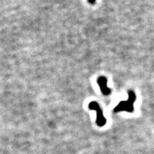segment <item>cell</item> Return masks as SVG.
Returning a JSON list of instances; mask_svg holds the SVG:
<instances>
[{
	"label": "cell",
	"instance_id": "cell-3",
	"mask_svg": "<svg viewBox=\"0 0 154 154\" xmlns=\"http://www.w3.org/2000/svg\"><path fill=\"white\" fill-rule=\"evenodd\" d=\"M101 91L104 95H109L111 94V89L107 86V79L105 77H99L97 81Z\"/></svg>",
	"mask_w": 154,
	"mask_h": 154
},
{
	"label": "cell",
	"instance_id": "cell-2",
	"mask_svg": "<svg viewBox=\"0 0 154 154\" xmlns=\"http://www.w3.org/2000/svg\"><path fill=\"white\" fill-rule=\"evenodd\" d=\"M88 108L91 110H94L96 112V124L99 126H103L106 124V120L105 117L103 116V111L100 107L99 103H96L95 101L91 102L88 105Z\"/></svg>",
	"mask_w": 154,
	"mask_h": 154
},
{
	"label": "cell",
	"instance_id": "cell-1",
	"mask_svg": "<svg viewBox=\"0 0 154 154\" xmlns=\"http://www.w3.org/2000/svg\"><path fill=\"white\" fill-rule=\"evenodd\" d=\"M136 101V95L133 91H128V99L127 101H121L115 107L114 112H120V111H127L132 112L134 111V103Z\"/></svg>",
	"mask_w": 154,
	"mask_h": 154
},
{
	"label": "cell",
	"instance_id": "cell-4",
	"mask_svg": "<svg viewBox=\"0 0 154 154\" xmlns=\"http://www.w3.org/2000/svg\"><path fill=\"white\" fill-rule=\"evenodd\" d=\"M88 2H89V3L94 4V2H95V0H88Z\"/></svg>",
	"mask_w": 154,
	"mask_h": 154
}]
</instances>
